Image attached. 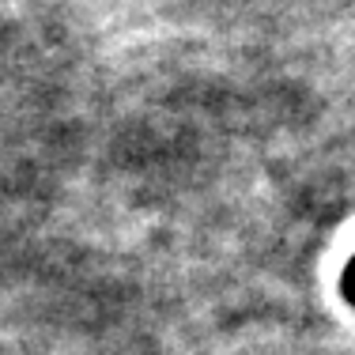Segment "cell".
<instances>
[{"label":"cell","mask_w":355,"mask_h":355,"mask_svg":"<svg viewBox=\"0 0 355 355\" xmlns=\"http://www.w3.org/2000/svg\"><path fill=\"white\" fill-rule=\"evenodd\" d=\"M344 295H348V302L355 306V257H352L348 272H344Z\"/></svg>","instance_id":"6da1fadb"}]
</instances>
